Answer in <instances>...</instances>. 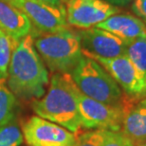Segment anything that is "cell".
Masks as SVG:
<instances>
[{"mask_svg": "<svg viewBox=\"0 0 146 146\" xmlns=\"http://www.w3.org/2000/svg\"><path fill=\"white\" fill-rule=\"evenodd\" d=\"M78 106L82 129L107 130L121 132L122 121L121 106L106 104L78 91Z\"/></svg>", "mask_w": 146, "mask_h": 146, "instance_id": "8992f818", "label": "cell"}, {"mask_svg": "<svg viewBox=\"0 0 146 146\" xmlns=\"http://www.w3.org/2000/svg\"><path fill=\"white\" fill-rule=\"evenodd\" d=\"M18 101L7 84V77L0 75V127L15 119Z\"/></svg>", "mask_w": 146, "mask_h": 146, "instance_id": "5bb4252c", "label": "cell"}, {"mask_svg": "<svg viewBox=\"0 0 146 146\" xmlns=\"http://www.w3.org/2000/svg\"><path fill=\"white\" fill-rule=\"evenodd\" d=\"M109 4L115 6V7H124V6H127L128 4L133 2V0H104Z\"/></svg>", "mask_w": 146, "mask_h": 146, "instance_id": "7402d4cb", "label": "cell"}, {"mask_svg": "<svg viewBox=\"0 0 146 146\" xmlns=\"http://www.w3.org/2000/svg\"><path fill=\"white\" fill-rule=\"evenodd\" d=\"M21 11L33 26L31 35L68 30L66 8L52 7L38 0H7Z\"/></svg>", "mask_w": 146, "mask_h": 146, "instance_id": "5b68a950", "label": "cell"}, {"mask_svg": "<svg viewBox=\"0 0 146 146\" xmlns=\"http://www.w3.org/2000/svg\"><path fill=\"white\" fill-rule=\"evenodd\" d=\"M15 46L13 40L0 31V75L7 77L9 64Z\"/></svg>", "mask_w": 146, "mask_h": 146, "instance_id": "ac0fdd59", "label": "cell"}, {"mask_svg": "<svg viewBox=\"0 0 146 146\" xmlns=\"http://www.w3.org/2000/svg\"><path fill=\"white\" fill-rule=\"evenodd\" d=\"M22 133L28 146H73L76 139V134L38 116L27 119Z\"/></svg>", "mask_w": 146, "mask_h": 146, "instance_id": "ba28073f", "label": "cell"}, {"mask_svg": "<svg viewBox=\"0 0 146 146\" xmlns=\"http://www.w3.org/2000/svg\"><path fill=\"white\" fill-rule=\"evenodd\" d=\"M70 76L78 89L93 100L122 106L129 98L103 66L84 54L70 72Z\"/></svg>", "mask_w": 146, "mask_h": 146, "instance_id": "3957f363", "label": "cell"}, {"mask_svg": "<svg viewBox=\"0 0 146 146\" xmlns=\"http://www.w3.org/2000/svg\"><path fill=\"white\" fill-rule=\"evenodd\" d=\"M132 11L146 26V0H133Z\"/></svg>", "mask_w": 146, "mask_h": 146, "instance_id": "ffe728a7", "label": "cell"}, {"mask_svg": "<svg viewBox=\"0 0 146 146\" xmlns=\"http://www.w3.org/2000/svg\"><path fill=\"white\" fill-rule=\"evenodd\" d=\"M107 130L94 129L80 131L76 134L73 146H102L106 139Z\"/></svg>", "mask_w": 146, "mask_h": 146, "instance_id": "e0dca14e", "label": "cell"}, {"mask_svg": "<svg viewBox=\"0 0 146 146\" xmlns=\"http://www.w3.org/2000/svg\"><path fill=\"white\" fill-rule=\"evenodd\" d=\"M125 55L146 82V35L128 43Z\"/></svg>", "mask_w": 146, "mask_h": 146, "instance_id": "9a60e30c", "label": "cell"}, {"mask_svg": "<svg viewBox=\"0 0 146 146\" xmlns=\"http://www.w3.org/2000/svg\"><path fill=\"white\" fill-rule=\"evenodd\" d=\"M83 51L103 58H116L126 54L127 44L107 31L93 27L77 31Z\"/></svg>", "mask_w": 146, "mask_h": 146, "instance_id": "30bf717a", "label": "cell"}, {"mask_svg": "<svg viewBox=\"0 0 146 146\" xmlns=\"http://www.w3.org/2000/svg\"><path fill=\"white\" fill-rule=\"evenodd\" d=\"M142 146H146V143H145V144H143V145H142Z\"/></svg>", "mask_w": 146, "mask_h": 146, "instance_id": "cb8c5ba5", "label": "cell"}, {"mask_svg": "<svg viewBox=\"0 0 146 146\" xmlns=\"http://www.w3.org/2000/svg\"><path fill=\"white\" fill-rule=\"evenodd\" d=\"M83 53L103 66L127 97L133 100L146 98V82L126 55L116 58H103L84 51Z\"/></svg>", "mask_w": 146, "mask_h": 146, "instance_id": "52a82bcc", "label": "cell"}, {"mask_svg": "<svg viewBox=\"0 0 146 146\" xmlns=\"http://www.w3.org/2000/svg\"><path fill=\"white\" fill-rule=\"evenodd\" d=\"M0 31L17 44L33 33L28 17L7 0H0Z\"/></svg>", "mask_w": 146, "mask_h": 146, "instance_id": "4fadbf2b", "label": "cell"}, {"mask_svg": "<svg viewBox=\"0 0 146 146\" xmlns=\"http://www.w3.org/2000/svg\"><path fill=\"white\" fill-rule=\"evenodd\" d=\"M129 146H135V145H133L132 143H130V144H129Z\"/></svg>", "mask_w": 146, "mask_h": 146, "instance_id": "603a6c76", "label": "cell"}, {"mask_svg": "<svg viewBox=\"0 0 146 146\" xmlns=\"http://www.w3.org/2000/svg\"><path fill=\"white\" fill-rule=\"evenodd\" d=\"M66 11L69 26L86 30L119 13V8L104 0H66Z\"/></svg>", "mask_w": 146, "mask_h": 146, "instance_id": "9c48e42d", "label": "cell"}, {"mask_svg": "<svg viewBox=\"0 0 146 146\" xmlns=\"http://www.w3.org/2000/svg\"></svg>", "mask_w": 146, "mask_h": 146, "instance_id": "d4e9b609", "label": "cell"}, {"mask_svg": "<svg viewBox=\"0 0 146 146\" xmlns=\"http://www.w3.org/2000/svg\"><path fill=\"white\" fill-rule=\"evenodd\" d=\"M131 142L121 132L107 131L102 146H129Z\"/></svg>", "mask_w": 146, "mask_h": 146, "instance_id": "d6986e66", "label": "cell"}, {"mask_svg": "<svg viewBox=\"0 0 146 146\" xmlns=\"http://www.w3.org/2000/svg\"><path fill=\"white\" fill-rule=\"evenodd\" d=\"M78 91L70 74L53 73L48 91L42 98L33 101L31 107L36 116L77 134L82 131Z\"/></svg>", "mask_w": 146, "mask_h": 146, "instance_id": "7a4b0ae2", "label": "cell"}, {"mask_svg": "<svg viewBox=\"0 0 146 146\" xmlns=\"http://www.w3.org/2000/svg\"><path fill=\"white\" fill-rule=\"evenodd\" d=\"M38 1L56 8H66V0H38Z\"/></svg>", "mask_w": 146, "mask_h": 146, "instance_id": "44dd1931", "label": "cell"}, {"mask_svg": "<svg viewBox=\"0 0 146 146\" xmlns=\"http://www.w3.org/2000/svg\"><path fill=\"white\" fill-rule=\"evenodd\" d=\"M24 137L15 119L0 127V146H21Z\"/></svg>", "mask_w": 146, "mask_h": 146, "instance_id": "2e32d148", "label": "cell"}, {"mask_svg": "<svg viewBox=\"0 0 146 146\" xmlns=\"http://www.w3.org/2000/svg\"><path fill=\"white\" fill-rule=\"evenodd\" d=\"M37 52L52 73L70 72L84 56L80 37L70 29L33 36Z\"/></svg>", "mask_w": 146, "mask_h": 146, "instance_id": "277c9868", "label": "cell"}, {"mask_svg": "<svg viewBox=\"0 0 146 146\" xmlns=\"http://www.w3.org/2000/svg\"><path fill=\"white\" fill-rule=\"evenodd\" d=\"M7 84L20 100L34 101L45 95L49 84L48 71L34 46L31 34L14 46L8 68Z\"/></svg>", "mask_w": 146, "mask_h": 146, "instance_id": "6da1fadb", "label": "cell"}, {"mask_svg": "<svg viewBox=\"0 0 146 146\" xmlns=\"http://www.w3.org/2000/svg\"><path fill=\"white\" fill-rule=\"evenodd\" d=\"M96 27L109 31L126 43L146 35V26L144 23L138 16L130 13H118L98 24Z\"/></svg>", "mask_w": 146, "mask_h": 146, "instance_id": "7c38bea8", "label": "cell"}, {"mask_svg": "<svg viewBox=\"0 0 146 146\" xmlns=\"http://www.w3.org/2000/svg\"><path fill=\"white\" fill-rule=\"evenodd\" d=\"M121 133L135 146L146 143V98H127L122 104Z\"/></svg>", "mask_w": 146, "mask_h": 146, "instance_id": "8fae6325", "label": "cell"}]
</instances>
